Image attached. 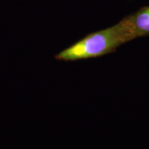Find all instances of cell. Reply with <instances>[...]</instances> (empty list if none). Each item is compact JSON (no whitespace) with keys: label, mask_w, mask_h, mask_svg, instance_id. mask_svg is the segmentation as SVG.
<instances>
[{"label":"cell","mask_w":149,"mask_h":149,"mask_svg":"<svg viewBox=\"0 0 149 149\" xmlns=\"http://www.w3.org/2000/svg\"><path fill=\"white\" fill-rule=\"evenodd\" d=\"M138 37L131 17L113 26L88 35L55 56L59 61H75L97 57Z\"/></svg>","instance_id":"6da1fadb"},{"label":"cell","mask_w":149,"mask_h":149,"mask_svg":"<svg viewBox=\"0 0 149 149\" xmlns=\"http://www.w3.org/2000/svg\"><path fill=\"white\" fill-rule=\"evenodd\" d=\"M131 19L138 36L149 34V8L139 11Z\"/></svg>","instance_id":"7a4b0ae2"}]
</instances>
